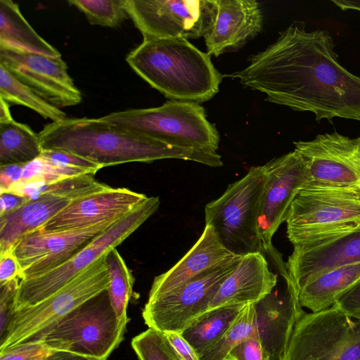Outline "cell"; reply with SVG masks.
Returning <instances> with one entry per match:
<instances>
[{
    "label": "cell",
    "mask_w": 360,
    "mask_h": 360,
    "mask_svg": "<svg viewBox=\"0 0 360 360\" xmlns=\"http://www.w3.org/2000/svg\"><path fill=\"white\" fill-rule=\"evenodd\" d=\"M20 276L21 267L13 248L0 253V284Z\"/></svg>",
    "instance_id": "40"
},
{
    "label": "cell",
    "mask_w": 360,
    "mask_h": 360,
    "mask_svg": "<svg viewBox=\"0 0 360 360\" xmlns=\"http://www.w3.org/2000/svg\"><path fill=\"white\" fill-rule=\"evenodd\" d=\"M359 141L360 142V136L357 138Z\"/></svg>",
    "instance_id": "47"
},
{
    "label": "cell",
    "mask_w": 360,
    "mask_h": 360,
    "mask_svg": "<svg viewBox=\"0 0 360 360\" xmlns=\"http://www.w3.org/2000/svg\"><path fill=\"white\" fill-rule=\"evenodd\" d=\"M143 40L198 39L212 26L217 0H125Z\"/></svg>",
    "instance_id": "11"
},
{
    "label": "cell",
    "mask_w": 360,
    "mask_h": 360,
    "mask_svg": "<svg viewBox=\"0 0 360 360\" xmlns=\"http://www.w3.org/2000/svg\"><path fill=\"white\" fill-rule=\"evenodd\" d=\"M335 305L348 316L360 321V280L341 295Z\"/></svg>",
    "instance_id": "39"
},
{
    "label": "cell",
    "mask_w": 360,
    "mask_h": 360,
    "mask_svg": "<svg viewBox=\"0 0 360 360\" xmlns=\"http://www.w3.org/2000/svg\"><path fill=\"white\" fill-rule=\"evenodd\" d=\"M126 61L171 101H207L218 93L223 79L210 56L185 39L143 40L127 54Z\"/></svg>",
    "instance_id": "3"
},
{
    "label": "cell",
    "mask_w": 360,
    "mask_h": 360,
    "mask_svg": "<svg viewBox=\"0 0 360 360\" xmlns=\"http://www.w3.org/2000/svg\"><path fill=\"white\" fill-rule=\"evenodd\" d=\"M240 258L205 271L165 295L148 300L142 311L145 324L162 333L181 334L208 311L221 283L235 269Z\"/></svg>",
    "instance_id": "12"
},
{
    "label": "cell",
    "mask_w": 360,
    "mask_h": 360,
    "mask_svg": "<svg viewBox=\"0 0 360 360\" xmlns=\"http://www.w3.org/2000/svg\"><path fill=\"white\" fill-rule=\"evenodd\" d=\"M360 280V262L322 273L297 289L300 305L319 312L336 304Z\"/></svg>",
    "instance_id": "25"
},
{
    "label": "cell",
    "mask_w": 360,
    "mask_h": 360,
    "mask_svg": "<svg viewBox=\"0 0 360 360\" xmlns=\"http://www.w3.org/2000/svg\"><path fill=\"white\" fill-rule=\"evenodd\" d=\"M13 120L8 103L0 98V123L9 122Z\"/></svg>",
    "instance_id": "45"
},
{
    "label": "cell",
    "mask_w": 360,
    "mask_h": 360,
    "mask_svg": "<svg viewBox=\"0 0 360 360\" xmlns=\"http://www.w3.org/2000/svg\"><path fill=\"white\" fill-rule=\"evenodd\" d=\"M332 1L342 10L346 11L348 9H352L360 12V1L336 0Z\"/></svg>",
    "instance_id": "46"
},
{
    "label": "cell",
    "mask_w": 360,
    "mask_h": 360,
    "mask_svg": "<svg viewBox=\"0 0 360 360\" xmlns=\"http://www.w3.org/2000/svg\"><path fill=\"white\" fill-rule=\"evenodd\" d=\"M91 174H84L52 183L20 181L8 191L28 199H35L44 194L56 195L70 200L102 189L107 185L98 182Z\"/></svg>",
    "instance_id": "28"
},
{
    "label": "cell",
    "mask_w": 360,
    "mask_h": 360,
    "mask_svg": "<svg viewBox=\"0 0 360 360\" xmlns=\"http://www.w3.org/2000/svg\"><path fill=\"white\" fill-rule=\"evenodd\" d=\"M99 119L165 143L217 153L219 134L198 103L169 101L159 107L128 109Z\"/></svg>",
    "instance_id": "5"
},
{
    "label": "cell",
    "mask_w": 360,
    "mask_h": 360,
    "mask_svg": "<svg viewBox=\"0 0 360 360\" xmlns=\"http://www.w3.org/2000/svg\"><path fill=\"white\" fill-rule=\"evenodd\" d=\"M230 77L265 94L269 102L311 112L318 122L360 121V77L340 65L326 30L308 32L293 23Z\"/></svg>",
    "instance_id": "1"
},
{
    "label": "cell",
    "mask_w": 360,
    "mask_h": 360,
    "mask_svg": "<svg viewBox=\"0 0 360 360\" xmlns=\"http://www.w3.org/2000/svg\"><path fill=\"white\" fill-rule=\"evenodd\" d=\"M277 276L262 252L241 257L232 273L221 283L209 309L231 304H255L276 286Z\"/></svg>",
    "instance_id": "22"
},
{
    "label": "cell",
    "mask_w": 360,
    "mask_h": 360,
    "mask_svg": "<svg viewBox=\"0 0 360 360\" xmlns=\"http://www.w3.org/2000/svg\"><path fill=\"white\" fill-rule=\"evenodd\" d=\"M307 173L305 184L360 188V142L338 132L294 142Z\"/></svg>",
    "instance_id": "14"
},
{
    "label": "cell",
    "mask_w": 360,
    "mask_h": 360,
    "mask_svg": "<svg viewBox=\"0 0 360 360\" xmlns=\"http://www.w3.org/2000/svg\"><path fill=\"white\" fill-rule=\"evenodd\" d=\"M55 163L89 171L94 175L103 168L99 165L75 153L61 150H43L41 155Z\"/></svg>",
    "instance_id": "38"
},
{
    "label": "cell",
    "mask_w": 360,
    "mask_h": 360,
    "mask_svg": "<svg viewBox=\"0 0 360 360\" xmlns=\"http://www.w3.org/2000/svg\"><path fill=\"white\" fill-rule=\"evenodd\" d=\"M43 152L39 135L14 120L0 123V165L27 164Z\"/></svg>",
    "instance_id": "27"
},
{
    "label": "cell",
    "mask_w": 360,
    "mask_h": 360,
    "mask_svg": "<svg viewBox=\"0 0 360 360\" xmlns=\"http://www.w3.org/2000/svg\"><path fill=\"white\" fill-rule=\"evenodd\" d=\"M265 179L263 165L252 167L219 198L205 205V225L212 226L223 245L236 255H264L258 217Z\"/></svg>",
    "instance_id": "6"
},
{
    "label": "cell",
    "mask_w": 360,
    "mask_h": 360,
    "mask_svg": "<svg viewBox=\"0 0 360 360\" xmlns=\"http://www.w3.org/2000/svg\"><path fill=\"white\" fill-rule=\"evenodd\" d=\"M25 164L0 165V193L8 191L22 179Z\"/></svg>",
    "instance_id": "42"
},
{
    "label": "cell",
    "mask_w": 360,
    "mask_h": 360,
    "mask_svg": "<svg viewBox=\"0 0 360 360\" xmlns=\"http://www.w3.org/2000/svg\"><path fill=\"white\" fill-rule=\"evenodd\" d=\"M244 307L231 304L210 309L193 321L181 335L200 356L231 326Z\"/></svg>",
    "instance_id": "26"
},
{
    "label": "cell",
    "mask_w": 360,
    "mask_h": 360,
    "mask_svg": "<svg viewBox=\"0 0 360 360\" xmlns=\"http://www.w3.org/2000/svg\"><path fill=\"white\" fill-rule=\"evenodd\" d=\"M126 327L118 319L106 290L61 319L41 341L56 352L107 360L123 340Z\"/></svg>",
    "instance_id": "8"
},
{
    "label": "cell",
    "mask_w": 360,
    "mask_h": 360,
    "mask_svg": "<svg viewBox=\"0 0 360 360\" xmlns=\"http://www.w3.org/2000/svg\"><path fill=\"white\" fill-rule=\"evenodd\" d=\"M263 13L255 0H217L214 22L203 37L210 56L237 50L262 30Z\"/></svg>",
    "instance_id": "19"
},
{
    "label": "cell",
    "mask_w": 360,
    "mask_h": 360,
    "mask_svg": "<svg viewBox=\"0 0 360 360\" xmlns=\"http://www.w3.org/2000/svg\"><path fill=\"white\" fill-rule=\"evenodd\" d=\"M105 255L47 298L15 311L0 340V350L41 341L56 323L74 309L108 290L109 277Z\"/></svg>",
    "instance_id": "7"
},
{
    "label": "cell",
    "mask_w": 360,
    "mask_h": 360,
    "mask_svg": "<svg viewBox=\"0 0 360 360\" xmlns=\"http://www.w3.org/2000/svg\"><path fill=\"white\" fill-rule=\"evenodd\" d=\"M28 200V198L13 192L0 193V217L17 210Z\"/></svg>",
    "instance_id": "43"
},
{
    "label": "cell",
    "mask_w": 360,
    "mask_h": 360,
    "mask_svg": "<svg viewBox=\"0 0 360 360\" xmlns=\"http://www.w3.org/2000/svg\"><path fill=\"white\" fill-rule=\"evenodd\" d=\"M84 14L91 25L115 28L129 18L125 0H68Z\"/></svg>",
    "instance_id": "32"
},
{
    "label": "cell",
    "mask_w": 360,
    "mask_h": 360,
    "mask_svg": "<svg viewBox=\"0 0 360 360\" xmlns=\"http://www.w3.org/2000/svg\"><path fill=\"white\" fill-rule=\"evenodd\" d=\"M131 347L139 360H176L175 354L162 332L148 328L135 336Z\"/></svg>",
    "instance_id": "34"
},
{
    "label": "cell",
    "mask_w": 360,
    "mask_h": 360,
    "mask_svg": "<svg viewBox=\"0 0 360 360\" xmlns=\"http://www.w3.org/2000/svg\"><path fill=\"white\" fill-rule=\"evenodd\" d=\"M116 221L66 231L40 228L24 236L13 248L21 267L20 281L38 277L61 265Z\"/></svg>",
    "instance_id": "15"
},
{
    "label": "cell",
    "mask_w": 360,
    "mask_h": 360,
    "mask_svg": "<svg viewBox=\"0 0 360 360\" xmlns=\"http://www.w3.org/2000/svg\"><path fill=\"white\" fill-rule=\"evenodd\" d=\"M0 49L61 58V53L34 30L11 0H0Z\"/></svg>",
    "instance_id": "24"
},
{
    "label": "cell",
    "mask_w": 360,
    "mask_h": 360,
    "mask_svg": "<svg viewBox=\"0 0 360 360\" xmlns=\"http://www.w3.org/2000/svg\"><path fill=\"white\" fill-rule=\"evenodd\" d=\"M109 286L108 292L116 315L127 326L129 318L127 309L134 283V278L118 250L113 248L105 255Z\"/></svg>",
    "instance_id": "30"
},
{
    "label": "cell",
    "mask_w": 360,
    "mask_h": 360,
    "mask_svg": "<svg viewBox=\"0 0 360 360\" xmlns=\"http://www.w3.org/2000/svg\"><path fill=\"white\" fill-rule=\"evenodd\" d=\"M55 352L43 341L27 342L0 350V360H43Z\"/></svg>",
    "instance_id": "35"
},
{
    "label": "cell",
    "mask_w": 360,
    "mask_h": 360,
    "mask_svg": "<svg viewBox=\"0 0 360 360\" xmlns=\"http://www.w3.org/2000/svg\"><path fill=\"white\" fill-rule=\"evenodd\" d=\"M226 360H269L257 333L237 345L229 354Z\"/></svg>",
    "instance_id": "37"
},
{
    "label": "cell",
    "mask_w": 360,
    "mask_h": 360,
    "mask_svg": "<svg viewBox=\"0 0 360 360\" xmlns=\"http://www.w3.org/2000/svg\"><path fill=\"white\" fill-rule=\"evenodd\" d=\"M256 333L255 306L248 304L231 326L199 356V360H226L237 345Z\"/></svg>",
    "instance_id": "31"
},
{
    "label": "cell",
    "mask_w": 360,
    "mask_h": 360,
    "mask_svg": "<svg viewBox=\"0 0 360 360\" xmlns=\"http://www.w3.org/2000/svg\"><path fill=\"white\" fill-rule=\"evenodd\" d=\"M263 166L266 179L259 203V233L264 254L275 260L281 256L272 245V238L286 221L296 193L307 182V173L303 159L295 150Z\"/></svg>",
    "instance_id": "13"
},
{
    "label": "cell",
    "mask_w": 360,
    "mask_h": 360,
    "mask_svg": "<svg viewBox=\"0 0 360 360\" xmlns=\"http://www.w3.org/2000/svg\"><path fill=\"white\" fill-rule=\"evenodd\" d=\"M281 360H360V321L335 304L319 312H304Z\"/></svg>",
    "instance_id": "10"
},
{
    "label": "cell",
    "mask_w": 360,
    "mask_h": 360,
    "mask_svg": "<svg viewBox=\"0 0 360 360\" xmlns=\"http://www.w3.org/2000/svg\"><path fill=\"white\" fill-rule=\"evenodd\" d=\"M284 290H273L254 304L257 332L269 360H281L294 327L305 312L297 288L288 275Z\"/></svg>",
    "instance_id": "18"
},
{
    "label": "cell",
    "mask_w": 360,
    "mask_h": 360,
    "mask_svg": "<svg viewBox=\"0 0 360 360\" xmlns=\"http://www.w3.org/2000/svg\"><path fill=\"white\" fill-rule=\"evenodd\" d=\"M20 279L0 284V340L4 337L15 311V300Z\"/></svg>",
    "instance_id": "36"
},
{
    "label": "cell",
    "mask_w": 360,
    "mask_h": 360,
    "mask_svg": "<svg viewBox=\"0 0 360 360\" xmlns=\"http://www.w3.org/2000/svg\"><path fill=\"white\" fill-rule=\"evenodd\" d=\"M43 360H95L67 352H56Z\"/></svg>",
    "instance_id": "44"
},
{
    "label": "cell",
    "mask_w": 360,
    "mask_h": 360,
    "mask_svg": "<svg viewBox=\"0 0 360 360\" xmlns=\"http://www.w3.org/2000/svg\"><path fill=\"white\" fill-rule=\"evenodd\" d=\"M43 150L68 151L102 167L162 159L192 160L216 167L218 153L184 148L102 122L99 118H69L51 122L38 134Z\"/></svg>",
    "instance_id": "2"
},
{
    "label": "cell",
    "mask_w": 360,
    "mask_h": 360,
    "mask_svg": "<svg viewBox=\"0 0 360 360\" xmlns=\"http://www.w3.org/2000/svg\"></svg>",
    "instance_id": "48"
},
{
    "label": "cell",
    "mask_w": 360,
    "mask_h": 360,
    "mask_svg": "<svg viewBox=\"0 0 360 360\" xmlns=\"http://www.w3.org/2000/svg\"><path fill=\"white\" fill-rule=\"evenodd\" d=\"M0 64L56 108L76 105L82 99L61 58L0 49Z\"/></svg>",
    "instance_id": "16"
},
{
    "label": "cell",
    "mask_w": 360,
    "mask_h": 360,
    "mask_svg": "<svg viewBox=\"0 0 360 360\" xmlns=\"http://www.w3.org/2000/svg\"><path fill=\"white\" fill-rule=\"evenodd\" d=\"M172 348L176 360H199L192 346L177 333H162Z\"/></svg>",
    "instance_id": "41"
},
{
    "label": "cell",
    "mask_w": 360,
    "mask_h": 360,
    "mask_svg": "<svg viewBox=\"0 0 360 360\" xmlns=\"http://www.w3.org/2000/svg\"><path fill=\"white\" fill-rule=\"evenodd\" d=\"M359 262L360 228L315 246L294 247L285 266L297 290L323 272Z\"/></svg>",
    "instance_id": "20"
},
{
    "label": "cell",
    "mask_w": 360,
    "mask_h": 360,
    "mask_svg": "<svg viewBox=\"0 0 360 360\" xmlns=\"http://www.w3.org/2000/svg\"><path fill=\"white\" fill-rule=\"evenodd\" d=\"M84 174L93 175L88 170L59 165L40 155L25 165L21 181L52 183Z\"/></svg>",
    "instance_id": "33"
},
{
    "label": "cell",
    "mask_w": 360,
    "mask_h": 360,
    "mask_svg": "<svg viewBox=\"0 0 360 360\" xmlns=\"http://www.w3.org/2000/svg\"><path fill=\"white\" fill-rule=\"evenodd\" d=\"M160 204L158 197H148L61 265L38 277L20 281L15 311L47 298L100 257L116 248L158 210Z\"/></svg>",
    "instance_id": "9"
},
{
    "label": "cell",
    "mask_w": 360,
    "mask_h": 360,
    "mask_svg": "<svg viewBox=\"0 0 360 360\" xmlns=\"http://www.w3.org/2000/svg\"><path fill=\"white\" fill-rule=\"evenodd\" d=\"M294 247H312L360 228V188L304 185L286 219Z\"/></svg>",
    "instance_id": "4"
},
{
    "label": "cell",
    "mask_w": 360,
    "mask_h": 360,
    "mask_svg": "<svg viewBox=\"0 0 360 360\" xmlns=\"http://www.w3.org/2000/svg\"><path fill=\"white\" fill-rule=\"evenodd\" d=\"M0 98L8 103L25 106L44 119L56 122L66 118L60 108L46 101L0 64Z\"/></svg>",
    "instance_id": "29"
},
{
    "label": "cell",
    "mask_w": 360,
    "mask_h": 360,
    "mask_svg": "<svg viewBox=\"0 0 360 360\" xmlns=\"http://www.w3.org/2000/svg\"><path fill=\"white\" fill-rule=\"evenodd\" d=\"M71 200L44 194L29 199L17 210L0 217V253L13 248L24 236L41 228Z\"/></svg>",
    "instance_id": "23"
},
{
    "label": "cell",
    "mask_w": 360,
    "mask_h": 360,
    "mask_svg": "<svg viewBox=\"0 0 360 360\" xmlns=\"http://www.w3.org/2000/svg\"><path fill=\"white\" fill-rule=\"evenodd\" d=\"M240 257L228 250L213 228L205 225L202 235L188 252L170 269L154 278L148 300L165 295L201 274Z\"/></svg>",
    "instance_id": "21"
},
{
    "label": "cell",
    "mask_w": 360,
    "mask_h": 360,
    "mask_svg": "<svg viewBox=\"0 0 360 360\" xmlns=\"http://www.w3.org/2000/svg\"><path fill=\"white\" fill-rule=\"evenodd\" d=\"M148 197L126 188H105L72 199L41 227L49 231L84 229L118 221Z\"/></svg>",
    "instance_id": "17"
}]
</instances>
